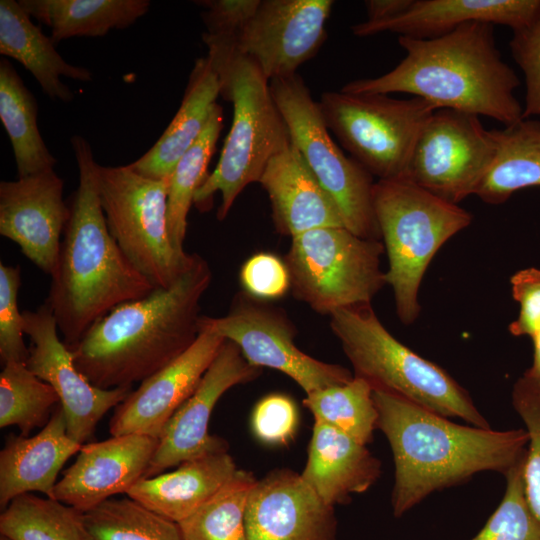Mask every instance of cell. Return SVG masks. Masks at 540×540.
I'll return each instance as SVG.
<instances>
[{
	"mask_svg": "<svg viewBox=\"0 0 540 540\" xmlns=\"http://www.w3.org/2000/svg\"><path fill=\"white\" fill-rule=\"evenodd\" d=\"M212 270L192 253L168 288L125 302L97 320L73 346L77 369L100 389L131 388L183 354L197 339L200 301Z\"/></svg>",
	"mask_w": 540,
	"mask_h": 540,
	"instance_id": "obj_1",
	"label": "cell"
},
{
	"mask_svg": "<svg viewBox=\"0 0 540 540\" xmlns=\"http://www.w3.org/2000/svg\"><path fill=\"white\" fill-rule=\"evenodd\" d=\"M377 429L392 450L395 480L392 512L401 517L433 492L475 474H506L525 455L524 428L495 431L460 425L403 397L373 391Z\"/></svg>",
	"mask_w": 540,
	"mask_h": 540,
	"instance_id": "obj_2",
	"label": "cell"
},
{
	"mask_svg": "<svg viewBox=\"0 0 540 540\" xmlns=\"http://www.w3.org/2000/svg\"><path fill=\"white\" fill-rule=\"evenodd\" d=\"M406 51L388 73L345 84L357 94L408 93L437 109L486 116L510 126L523 119L516 72L502 59L494 25L470 22L431 39L398 37Z\"/></svg>",
	"mask_w": 540,
	"mask_h": 540,
	"instance_id": "obj_3",
	"label": "cell"
},
{
	"mask_svg": "<svg viewBox=\"0 0 540 540\" xmlns=\"http://www.w3.org/2000/svg\"><path fill=\"white\" fill-rule=\"evenodd\" d=\"M71 144L79 185L69 206L70 217L45 301L68 347L113 308L156 288L129 262L108 230L90 144L78 135Z\"/></svg>",
	"mask_w": 540,
	"mask_h": 540,
	"instance_id": "obj_4",
	"label": "cell"
},
{
	"mask_svg": "<svg viewBox=\"0 0 540 540\" xmlns=\"http://www.w3.org/2000/svg\"><path fill=\"white\" fill-rule=\"evenodd\" d=\"M202 39L220 81V96L233 105V117L218 163L196 192L194 205L201 212L210 210L219 192L217 219L223 221L241 192L259 181L269 160L291 139L270 81L257 64L234 40L206 33Z\"/></svg>",
	"mask_w": 540,
	"mask_h": 540,
	"instance_id": "obj_5",
	"label": "cell"
},
{
	"mask_svg": "<svg viewBox=\"0 0 540 540\" xmlns=\"http://www.w3.org/2000/svg\"><path fill=\"white\" fill-rule=\"evenodd\" d=\"M329 325L353 375L368 382L373 391L388 392L447 418L490 428L469 393L442 367L396 339L371 304L338 310L330 315Z\"/></svg>",
	"mask_w": 540,
	"mask_h": 540,
	"instance_id": "obj_6",
	"label": "cell"
},
{
	"mask_svg": "<svg viewBox=\"0 0 540 540\" xmlns=\"http://www.w3.org/2000/svg\"><path fill=\"white\" fill-rule=\"evenodd\" d=\"M373 206L388 258L386 284L399 320L411 325L421 310L418 293L428 265L446 241L471 224L472 215L406 178L375 181Z\"/></svg>",
	"mask_w": 540,
	"mask_h": 540,
	"instance_id": "obj_7",
	"label": "cell"
},
{
	"mask_svg": "<svg viewBox=\"0 0 540 540\" xmlns=\"http://www.w3.org/2000/svg\"><path fill=\"white\" fill-rule=\"evenodd\" d=\"M381 240L345 227H322L291 238L284 258L292 294L320 314L371 304L386 285Z\"/></svg>",
	"mask_w": 540,
	"mask_h": 540,
	"instance_id": "obj_8",
	"label": "cell"
},
{
	"mask_svg": "<svg viewBox=\"0 0 540 540\" xmlns=\"http://www.w3.org/2000/svg\"><path fill=\"white\" fill-rule=\"evenodd\" d=\"M96 184L110 234L154 287L168 288L188 267L168 231L170 178L155 180L129 167L96 164Z\"/></svg>",
	"mask_w": 540,
	"mask_h": 540,
	"instance_id": "obj_9",
	"label": "cell"
},
{
	"mask_svg": "<svg viewBox=\"0 0 540 540\" xmlns=\"http://www.w3.org/2000/svg\"><path fill=\"white\" fill-rule=\"evenodd\" d=\"M270 90L291 143L336 204L344 227L359 237L381 240L373 206V176L333 140L303 78L296 73L273 79Z\"/></svg>",
	"mask_w": 540,
	"mask_h": 540,
	"instance_id": "obj_10",
	"label": "cell"
},
{
	"mask_svg": "<svg viewBox=\"0 0 540 540\" xmlns=\"http://www.w3.org/2000/svg\"><path fill=\"white\" fill-rule=\"evenodd\" d=\"M325 124L339 144L378 180L405 176L415 143L436 106L413 97L323 92Z\"/></svg>",
	"mask_w": 540,
	"mask_h": 540,
	"instance_id": "obj_11",
	"label": "cell"
},
{
	"mask_svg": "<svg viewBox=\"0 0 540 540\" xmlns=\"http://www.w3.org/2000/svg\"><path fill=\"white\" fill-rule=\"evenodd\" d=\"M200 329L233 342L252 366L271 368L287 375L306 394L353 378L347 368L304 353L295 343L296 329L286 312L243 291L235 295L226 315H201Z\"/></svg>",
	"mask_w": 540,
	"mask_h": 540,
	"instance_id": "obj_12",
	"label": "cell"
},
{
	"mask_svg": "<svg viewBox=\"0 0 540 540\" xmlns=\"http://www.w3.org/2000/svg\"><path fill=\"white\" fill-rule=\"evenodd\" d=\"M496 140L479 116L437 109L412 152L407 180L453 204L475 195L493 164Z\"/></svg>",
	"mask_w": 540,
	"mask_h": 540,
	"instance_id": "obj_13",
	"label": "cell"
},
{
	"mask_svg": "<svg viewBox=\"0 0 540 540\" xmlns=\"http://www.w3.org/2000/svg\"><path fill=\"white\" fill-rule=\"evenodd\" d=\"M24 332L30 337L27 367L57 393L67 433L79 444L90 438L98 422L131 393V388L100 389L77 369L68 346L60 340L56 319L44 303L24 310Z\"/></svg>",
	"mask_w": 540,
	"mask_h": 540,
	"instance_id": "obj_14",
	"label": "cell"
},
{
	"mask_svg": "<svg viewBox=\"0 0 540 540\" xmlns=\"http://www.w3.org/2000/svg\"><path fill=\"white\" fill-rule=\"evenodd\" d=\"M332 0H260L237 48L265 77H288L313 58L327 38Z\"/></svg>",
	"mask_w": 540,
	"mask_h": 540,
	"instance_id": "obj_15",
	"label": "cell"
},
{
	"mask_svg": "<svg viewBox=\"0 0 540 540\" xmlns=\"http://www.w3.org/2000/svg\"><path fill=\"white\" fill-rule=\"evenodd\" d=\"M260 373L261 369L249 364L233 342L225 340L194 393L164 427L143 478L208 453L228 450L225 440L208 433L213 409L226 391L254 380Z\"/></svg>",
	"mask_w": 540,
	"mask_h": 540,
	"instance_id": "obj_16",
	"label": "cell"
},
{
	"mask_svg": "<svg viewBox=\"0 0 540 540\" xmlns=\"http://www.w3.org/2000/svg\"><path fill=\"white\" fill-rule=\"evenodd\" d=\"M63 189L54 169L0 182V234L49 275L70 217Z\"/></svg>",
	"mask_w": 540,
	"mask_h": 540,
	"instance_id": "obj_17",
	"label": "cell"
},
{
	"mask_svg": "<svg viewBox=\"0 0 540 540\" xmlns=\"http://www.w3.org/2000/svg\"><path fill=\"white\" fill-rule=\"evenodd\" d=\"M224 341L216 333L200 329L196 341L183 354L140 382L115 407L110 434H143L159 439L168 421L198 387Z\"/></svg>",
	"mask_w": 540,
	"mask_h": 540,
	"instance_id": "obj_18",
	"label": "cell"
},
{
	"mask_svg": "<svg viewBox=\"0 0 540 540\" xmlns=\"http://www.w3.org/2000/svg\"><path fill=\"white\" fill-rule=\"evenodd\" d=\"M247 540H336L334 507L289 469L269 472L253 486L245 514Z\"/></svg>",
	"mask_w": 540,
	"mask_h": 540,
	"instance_id": "obj_19",
	"label": "cell"
},
{
	"mask_svg": "<svg viewBox=\"0 0 540 540\" xmlns=\"http://www.w3.org/2000/svg\"><path fill=\"white\" fill-rule=\"evenodd\" d=\"M159 439L126 434L82 445L75 462L56 483L52 498L86 512L143 478Z\"/></svg>",
	"mask_w": 540,
	"mask_h": 540,
	"instance_id": "obj_20",
	"label": "cell"
},
{
	"mask_svg": "<svg viewBox=\"0 0 540 540\" xmlns=\"http://www.w3.org/2000/svg\"><path fill=\"white\" fill-rule=\"evenodd\" d=\"M540 15V0H412L398 16L363 21L351 27L357 37L383 32L414 39L445 35L470 22L505 25L512 31L531 24Z\"/></svg>",
	"mask_w": 540,
	"mask_h": 540,
	"instance_id": "obj_21",
	"label": "cell"
},
{
	"mask_svg": "<svg viewBox=\"0 0 540 540\" xmlns=\"http://www.w3.org/2000/svg\"><path fill=\"white\" fill-rule=\"evenodd\" d=\"M258 183L268 195L277 232L292 238L317 228L344 227L336 204L292 143L269 160Z\"/></svg>",
	"mask_w": 540,
	"mask_h": 540,
	"instance_id": "obj_22",
	"label": "cell"
},
{
	"mask_svg": "<svg viewBox=\"0 0 540 540\" xmlns=\"http://www.w3.org/2000/svg\"><path fill=\"white\" fill-rule=\"evenodd\" d=\"M81 444L67 433L65 413L59 404L42 430L32 437L10 435L0 452V506L32 492L52 498L57 477Z\"/></svg>",
	"mask_w": 540,
	"mask_h": 540,
	"instance_id": "obj_23",
	"label": "cell"
},
{
	"mask_svg": "<svg viewBox=\"0 0 540 540\" xmlns=\"http://www.w3.org/2000/svg\"><path fill=\"white\" fill-rule=\"evenodd\" d=\"M381 462L338 429L315 421L305 468V483L329 506L346 504L380 477Z\"/></svg>",
	"mask_w": 540,
	"mask_h": 540,
	"instance_id": "obj_24",
	"label": "cell"
},
{
	"mask_svg": "<svg viewBox=\"0 0 540 540\" xmlns=\"http://www.w3.org/2000/svg\"><path fill=\"white\" fill-rule=\"evenodd\" d=\"M237 471L228 450L182 462L171 472L140 479L127 496L176 523L210 499Z\"/></svg>",
	"mask_w": 540,
	"mask_h": 540,
	"instance_id": "obj_25",
	"label": "cell"
},
{
	"mask_svg": "<svg viewBox=\"0 0 540 540\" xmlns=\"http://www.w3.org/2000/svg\"><path fill=\"white\" fill-rule=\"evenodd\" d=\"M220 96V81L208 57L195 60L179 109L156 143L128 164L155 180L170 178L177 162L202 134Z\"/></svg>",
	"mask_w": 540,
	"mask_h": 540,
	"instance_id": "obj_26",
	"label": "cell"
},
{
	"mask_svg": "<svg viewBox=\"0 0 540 540\" xmlns=\"http://www.w3.org/2000/svg\"><path fill=\"white\" fill-rule=\"evenodd\" d=\"M55 46L18 1H0V53L22 64L52 100L69 102L73 93L60 77L91 81L92 75L86 68L66 62Z\"/></svg>",
	"mask_w": 540,
	"mask_h": 540,
	"instance_id": "obj_27",
	"label": "cell"
},
{
	"mask_svg": "<svg viewBox=\"0 0 540 540\" xmlns=\"http://www.w3.org/2000/svg\"><path fill=\"white\" fill-rule=\"evenodd\" d=\"M24 11L51 29L57 45L72 37H101L148 12V0H20Z\"/></svg>",
	"mask_w": 540,
	"mask_h": 540,
	"instance_id": "obj_28",
	"label": "cell"
},
{
	"mask_svg": "<svg viewBox=\"0 0 540 540\" xmlns=\"http://www.w3.org/2000/svg\"><path fill=\"white\" fill-rule=\"evenodd\" d=\"M492 132L495 159L475 195L498 205L519 190L540 186V121L522 119Z\"/></svg>",
	"mask_w": 540,
	"mask_h": 540,
	"instance_id": "obj_29",
	"label": "cell"
},
{
	"mask_svg": "<svg viewBox=\"0 0 540 540\" xmlns=\"http://www.w3.org/2000/svg\"><path fill=\"white\" fill-rule=\"evenodd\" d=\"M37 101L10 62L0 61V119L9 136L18 177L54 169L37 124Z\"/></svg>",
	"mask_w": 540,
	"mask_h": 540,
	"instance_id": "obj_30",
	"label": "cell"
},
{
	"mask_svg": "<svg viewBox=\"0 0 540 540\" xmlns=\"http://www.w3.org/2000/svg\"><path fill=\"white\" fill-rule=\"evenodd\" d=\"M0 533L9 540H90L83 512L32 493L16 497L2 510Z\"/></svg>",
	"mask_w": 540,
	"mask_h": 540,
	"instance_id": "obj_31",
	"label": "cell"
},
{
	"mask_svg": "<svg viewBox=\"0 0 540 540\" xmlns=\"http://www.w3.org/2000/svg\"><path fill=\"white\" fill-rule=\"evenodd\" d=\"M223 128V110L217 103L206 127L196 142L177 162L168 193V231L173 247L180 255L187 231V217L198 189L208 177L209 162Z\"/></svg>",
	"mask_w": 540,
	"mask_h": 540,
	"instance_id": "obj_32",
	"label": "cell"
},
{
	"mask_svg": "<svg viewBox=\"0 0 540 540\" xmlns=\"http://www.w3.org/2000/svg\"><path fill=\"white\" fill-rule=\"evenodd\" d=\"M256 481L251 472L237 469L210 499L177 523L183 540H247L246 506Z\"/></svg>",
	"mask_w": 540,
	"mask_h": 540,
	"instance_id": "obj_33",
	"label": "cell"
},
{
	"mask_svg": "<svg viewBox=\"0 0 540 540\" xmlns=\"http://www.w3.org/2000/svg\"><path fill=\"white\" fill-rule=\"evenodd\" d=\"M303 404L315 421L326 423L363 445L372 441L378 412L373 389L364 379L353 375L346 383L306 394Z\"/></svg>",
	"mask_w": 540,
	"mask_h": 540,
	"instance_id": "obj_34",
	"label": "cell"
},
{
	"mask_svg": "<svg viewBox=\"0 0 540 540\" xmlns=\"http://www.w3.org/2000/svg\"><path fill=\"white\" fill-rule=\"evenodd\" d=\"M60 404L55 390L26 364L7 363L0 373V427L17 426L21 435L44 427Z\"/></svg>",
	"mask_w": 540,
	"mask_h": 540,
	"instance_id": "obj_35",
	"label": "cell"
},
{
	"mask_svg": "<svg viewBox=\"0 0 540 540\" xmlns=\"http://www.w3.org/2000/svg\"><path fill=\"white\" fill-rule=\"evenodd\" d=\"M83 518L90 540H183L176 522L128 496L108 499Z\"/></svg>",
	"mask_w": 540,
	"mask_h": 540,
	"instance_id": "obj_36",
	"label": "cell"
},
{
	"mask_svg": "<svg viewBox=\"0 0 540 540\" xmlns=\"http://www.w3.org/2000/svg\"><path fill=\"white\" fill-rule=\"evenodd\" d=\"M524 458L504 475L506 489L499 506L471 540H540V519L524 491Z\"/></svg>",
	"mask_w": 540,
	"mask_h": 540,
	"instance_id": "obj_37",
	"label": "cell"
},
{
	"mask_svg": "<svg viewBox=\"0 0 540 540\" xmlns=\"http://www.w3.org/2000/svg\"><path fill=\"white\" fill-rule=\"evenodd\" d=\"M511 401L528 434L523 465L525 496L540 519V375L527 369L514 383Z\"/></svg>",
	"mask_w": 540,
	"mask_h": 540,
	"instance_id": "obj_38",
	"label": "cell"
},
{
	"mask_svg": "<svg viewBox=\"0 0 540 540\" xmlns=\"http://www.w3.org/2000/svg\"><path fill=\"white\" fill-rule=\"evenodd\" d=\"M21 268L0 263V358L7 363L26 364L29 348L23 339V316L18 308Z\"/></svg>",
	"mask_w": 540,
	"mask_h": 540,
	"instance_id": "obj_39",
	"label": "cell"
},
{
	"mask_svg": "<svg viewBox=\"0 0 540 540\" xmlns=\"http://www.w3.org/2000/svg\"><path fill=\"white\" fill-rule=\"evenodd\" d=\"M242 291L265 302L279 299L291 289V279L284 260L270 252H258L241 266Z\"/></svg>",
	"mask_w": 540,
	"mask_h": 540,
	"instance_id": "obj_40",
	"label": "cell"
},
{
	"mask_svg": "<svg viewBox=\"0 0 540 540\" xmlns=\"http://www.w3.org/2000/svg\"><path fill=\"white\" fill-rule=\"evenodd\" d=\"M251 425L253 433L261 442L285 445L293 439L297 431V407L286 395H267L255 405Z\"/></svg>",
	"mask_w": 540,
	"mask_h": 540,
	"instance_id": "obj_41",
	"label": "cell"
},
{
	"mask_svg": "<svg viewBox=\"0 0 540 540\" xmlns=\"http://www.w3.org/2000/svg\"><path fill=\"white\" fill-rule=\"evenodd\" d=\"M512 32L509 48L525 78L523 119L540 116V15L528 26Z\"/></svg>",
	"mask_w": 540,
	"mask_h": 540,
	"instance_id": "obj_42",
	"label": "cell"
},
{
	"mask_svg": "<svg viewBox=\"0 0 540 540\" xmlns=\"http://www.w3.org/2000/svg\"><path fill=\"white\" fill-rule=\"evenodd\" d=\"M513 299L519 314L509 326L511 335L529 336L540 331V269L529 267L518 270L510 278Z\"/></svg>",
	"mask_w": 540,
	"mask_h": 540,
	"instance_id": "obj_43",
	"label": "cell"
},
{
	"mask_svg": "<svg viewBox=\"0 0 540 540\" xmlns=\"http://www.w3.org/2000/svg\"><path fill=\"white\" fill-rule=\"evenodd\" d=\"M260 0H205L196 3L203 7L202 18L212 36L236 40L255 12Z\"/></svg>",
	"mask_w": 540,
	"mask_h": 540,
	"instance_id": "obj_44",
	"label": "cell"
},
{
	"mask_svg": "<svg viewBox=\"0 0 540 540\" xmlns=\"http://www.w3.org/2000/svg\"><path fill=\"white\" fill-rule=\"evenodd\" d=\"M412 0H367L364 2L367 21L376 22L394 18L404 12Z\"/></svg>",
	"mask_w": 540,
	"mask_h": 540,
	"instance_id": "obj_45",
	"label": "cell"
},
{
	"mask_svg": "<svg viewBox=\"0 0 540 540\" xmlns=\"http://www.w3.org/2000/svg\"><path fill=\"white\" fill-rule=\"evenodd\" d=\"M531 339L533 343V361L528 370L534 374L540 375V331L535 333Z\"/></svg>",
	"mask_w": 540,
	"mask_h": 540,
	"instance_id": "obj_46",
	"label": "cell"
},
{
	"mask_svg": "<svg viewBox=\"0 0 540 540\" xmlns=\"http://www.w3.org/2000/svg\"><path fill=\"white\" fill-rule=\"evenodd\" d=\"M0 540H9V539L1 535Z\"/></svg>",
	"mask_w": 540,
	"mask_h": 540,
	"instance_id": "obj_47",
	"label": "cell"
}]
</instances>
